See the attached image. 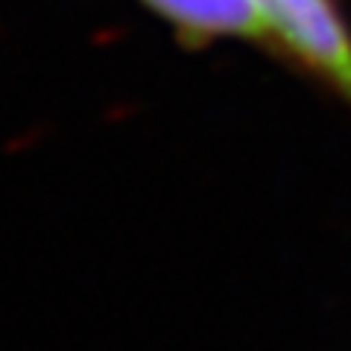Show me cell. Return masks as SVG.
<instances>
[{
	"label": "cell",
	"mask_w": 351,
	"mask_h": 351,
	"mask_svg": "<svg viewBox=\"0 0 351 351\" xmlns=\"http://www.w3.org/2000/svg\"><path fill=\"white\" fill-rule=\"evenodd\" d=\"M267 44L351 106V24L339 0H258Z\"/></svg>",
	"instance_id": "cell-1"
},
{
	"label": "cell",
	"mask_w": 351,
	"mask_h": 351,
	"mask_svg": "<svg viewBox=\"0 0 351 351\" xmlns=\"http://www.w3.org/2000/svg\"><path fill=\"white\" fill-rule=\"evenodd\" d=\"M141 3L191 44L219 38L267 44L258 0H141Z\"/></svg>",
	"instance_id": "cell-2"
}]
</instances>
